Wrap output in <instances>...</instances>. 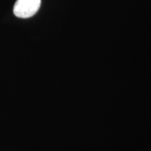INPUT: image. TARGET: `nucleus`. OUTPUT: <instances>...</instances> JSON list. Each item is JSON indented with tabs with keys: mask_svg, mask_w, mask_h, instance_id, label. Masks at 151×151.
Masks as SVG:
<instances>
[{
	"mask_svg": "<svg viewBox=\"0 0 151 151\" xmlns=\"http://www.w3.org/2000/svg\"><path fill=\"white\" fill-rule=\"evenodd\" d=\"M41 0H17L14 14L18 18L28 19L35 15L40 8Z\"/></svg>",
	"mask_w": 151,
	"mask_h": 151,
	"instance_id": "1",
	"label": "nucleus"
}]
</instances>
